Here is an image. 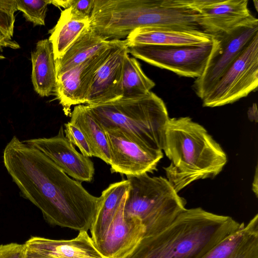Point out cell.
Wrapping results in <instances>:
<instances>
[{
    "instance_id": "6da1fadb",
    "label": "cell",
    "mask_w": 258,
    "mask_h": 258,
    "mask_svg": "<svg viewBox=\"0 0 258 258\" xmlns=\"http://www.w3.org/2000/svg\"><path fill=\"white\" fill-rule=\"evenodd\" d=\"M3 163L20 194L42 212L50 224L90 230L102 197L90 194L38 149L14 136L6 146Z\"/></svg>"
},
{
    "instance_id": "7a4b0ae2",
    "label": "cell",
    "mask_w": 258,
    "mask_h": 258,
    "mask_svg": "<svg viewBox=\"0 0 258 258\" xmlns=\"http://www.w3.org/2000/svg\"><path fill=\"white\" fill-rule=\"evenodd\" d=\"M244 226L230 216L200 207L186 209L165 229L143 237L125 258H201Z\"/></svg>"
},
{
    "instance_id": "3957f363",
    "label": "cell",
    "mask_w": 258,
    "mask_h": 258,
    "mask_svg": "<svg viewBox=\"0 0 258 258\" xmlns=\"http://www.w3.org/2000/svg\"><path fill=\"white\" fill-rule=\"evenodd\" d=\"M162 150L171 161L164 168L167 179L177 193L196 180L215 177L227 161L220 145L189 117L169 118Z\"/></svg>"
},
{
    "instance_id": "277c9868",
    "label": "cell",
    "mask_w": 258,
    "mask_h": 258,
    "mask_svg": "<svg viewBox=\"0 0 258 258\" xmlns=\"http://www.w3.org/2000/svg\"><path fill=\"white\" fill-rule=\"evenodd\" d=\"M86 105L103 128H119L140 144L162 151L165 131L170 118L164 102L153 92Z\"/></svg>"
},
{
    "instance_id": "5b68a950",
    "label": "cell",
    "mask_w": 258,
    "mask_h": 258,
    "mask_svg": "<svg viewBox=\"0 0 258 258\" xmlns=\"http://www.w3.org/2000/svg\"><path fill=\"white\" fill-rule=\"evenodd\" d=\"M126 177L129 187L123 214L141 221L145 228L144 237L162 231L186 209L185 200L166 178L151 177L147 173Z\"/></svg>"
},
{
    "instance_id": "8992f818",
    "label": "cell",
    "mask_w": 258,
    "mask_h": 258,
    "mask_svg": "<svg viewBox=\"0 0 258 258\" xmlns=\"http://www.w3.org/2000/svg\"><path fill=\"white\" fill-rule=\"evenodd\" d=\"M90 20L104 40H121L137 28L165 27L169 12L162 0H95Z\"/></svg>"
},
{
    "instance_id": "52a82bcc",
    "label": "cell",
    "mask_w": 258,
    "mask_h": 258,
    "mask_svg": "<svg viewBox=\"0 0 258 258\" xmlns=\"http://www.w3.org/2000/svg\"><path fill=\"white\" fill-rule=\"evenodd\" d=\"M256 35L258 20L253 16L231 30L213 36L214 46L205 70L192 86L201 100Z\"/></svg>"
},
{
    "instance_id": "ba28073f",
    "label": "cell",
    "mask_w": 258,
    "mask_h": 258,
    "mask_svg": "<svg viewBox=\"0 0 258 258\" xmlns=\"http://www.w3.org/2000/svg\"><path fill=\"white\" fill-rule=\"evenodd\" d=\"M258 86V35L220 77L202 100L204 107L233 103L246 97Z\"/></svg>"
},
{
    "instance_id": "9c48e42d",
    "label": "cell",
    "mask_w": 258,
    "mask_h": 258,
    "mask_svg": "<svg viewBox=\"0 0 258 258\" xmlns=\"http://www.w3.org/2000/svg\"><path fill=\"white\" fill-rule=\"evenodd\" d=\"M214 46L212 42L189 46L137 45L128 53L154 66L182 77L198 78L203 74Z\"/></svg>"
},
{
    "instance_id": "30bf717a",
    "label": "cell",
    "mask_w": 258,
    "mask_h": 258,
    "mask_svg": "<svg viewBox=\"0 0 258 258\" xmlns=\"http://www.w3.org/2000/svg\"><path fill=\"white\" fill-rule=\"evenodd\" d=\"M103 128L108 142L111 173L136 176L156 170L163 157L162 151L140 144L119 128Z\"/></svg>"
},
{
    "instance_id": "8fae6325",
    "label": "cell",
    "mask_w": 258,
    "mask_h": 258,
    "mask_svg": "<svg viewBox=\"0 0 258 258\" xmlns=\"http://www.w3.org/2000/svg\"><path fill=\"white\" fill-rule=\"evenodd\" d=\"M123 42L112 40L106 48L56 77L54 92L66 115H70L72 106L86 103L97 71Z\"/></svg>"
},
{
    "instance_id": "7c38bea8",
    "label": "cell",
    "mask_w": 258,
    "mask_h": 258,
    "mask_svg": "<svg viewBox=\"0 0 258 258\" xmlns=\"http://www.w3.org/2000/svg\"><path fill=\"white\" fill-rule=\"evenodd\" d=\"M44 154L69 176L80 182H91L94 176V163L89 157L79 153L65 136L61 126L58 134L51 138L23 141Z\"/></svg>"
},
{
    "instance_id": "4fadbf2b",
    "label": "cell",
    "mask_w": 258,
    "mask_h": 258,
    "mask_svg": "<svg viewBox=\"0 0 258 258\" xmlns=\"http://www.w3.org/2000/svg\"><path fill=\"white\" fill-rule=\"evenodd\" d=\"M200 14V24L212 37L227 32L253 16L248 0H187Z\"/></svg>"
},
{
    "instance_id": "5bb4252c",
    "label": "cell",
    "mask_w": 258,
    "mask_h": 258,
    "mask_svg": "<svg viewBox=\"0 0 258 258\" xmlns=\"http://www.w3.org/2000/svg\"><path fill=\"white\" fill-rule=\"evenodd\" d=\"M125 200L104 237L95 244L104 258H125L144 236L145 228L141 221L123 214Z\"/></svg>"
},
{
    "instance_id": "9a60e30c",
    "label": "cell",
    "mask_w": 258,
    "mask_h": 258,
    "mask_svg": "<svg viewBox=\"0 0 258 258\" xmlns=\"http://www.w3.org/2000/svg\"><path fill=\"white\" fill-rule=\"evenodd\" d=\"M128 55V47L124 40L97 71L86 101L87 105L105 103L122 97L123 67Z\"/></svg>"
},
{
    "instance_id": "2e32d148",
    "label": "cell",
    "mask_w": 258,
    "mask_h": 258,
    "mask_svg": "<svg viewBox=\"0 0 258 258\" xmlns=\"http://www.w3.org/2000/svg\"><path fill=\"white\" fill-rule=\"evenodd\" d=\"M25 244L27 249L49 258H104L85 231L70 240L32 236Z\"/></svg>"
},
{
    "instance_id": "e0dca14e",
    "label": "cell",
    "mask_w": 258,
    "mask_h": 258,
    "mask_svg": "<svg viewBox=\"0 0 258 258\" xmlns=\"http://www.w3.org/2000/svg\"><path fill=\"white\" fill-rule=\"evenodd\" d=\"M201 258H258V215Z\"/></svg>"
},
{
    "instance_id": "ac0fdd59",
    "label": "cell",
    "mask_w": 258,
    "mask_h": 258,
    "mask_svg": "<svg viewBox=\"0 0 258 258\" xmlns=\"http://www.w3.org/2000/svg\"><path fill=\"white\" fill-rule=\"evenodd\" d=\"M212 37L206 34L147 27L134 30L125 41L128 47L143 45L192 46L210 43L212 42Z\"/></svg>"
},
{
    "instance_id": "d6986e66",
    "label": "cell",
    "mask_w": 258,
    "mask_h": 258,
    "mask_svg": "<svg viewBox=\"0 0 258 258\" xmlns=\"http://www.w3.org/2000/svg\"><path fill=\"white\" fill-rule=\"evenodd\" d=\"M31 80L35 91L41 97L54 92L56 84L55 60L48 39L39 40L31 54Z\"/></svg>"
},
{
    "instance_id": "ffe728a7",
    "label": "cell",
    "mask_w": 258,
    "mask_h": 258,
    "mask_svg": "<svg viewBox=\"0 0 258 258\" xmlns=\"http://www.w3.org/2000/svg\"><path fill=\"white\" fill-rule=\"evenodd\" d=\"M111 41L103 39L90 26L79 36L60 58L55 60L56 77L106 48Z\"/></svg>"
},
{
    "instance_id": "44dd1931",
    "label": "cell",
    "mask_w": 258,
    "mask_h": 258,
    "mask_svg": "<svg viewBox=\"0 0 258 258\" xmlns=\"http://www.w3.org/2000/svg\"><path fill=\"white\" fill-rule=\"evenodd\" d=\"M129 187L127 179L110 184L101 194L102 202L90 229L94 244L107 232L120 207L125 199Z\"/></svg>"
},
{
    "instance_id": "7402d4cb",
    "label": "cell",
    "mask_w": 258,
    "mask_h": 258,
    "mask_svg": "<svg viewBox=\"0 0 258 258\" xmlns=\"http://www.w3.org/2000/svg\"><path fill=\"white\" fill-rule=\"evenodd\" d=\"M70 122L76 125L85 136L93 156L110 164V154L105 131L87 105H78L71 112Z\"/></svg>"
},
{
    "instance_id": "603a6c76",
    "label": "cell",
    "mask_w": 258,
    "mask_h": 258,
    "mask_svg": "<svg viewBox=\"0 0 258 258\" xmlns=\"http://www.w3.org/2000/svg\"><path fill=\"white\" fill-rule=\"evenodd\" d=\"M90 26V20L74 14L70 8L62 11L55 26L49 31L54 60L60 58L79 37Z\"/></svg>"
},
{
    "instance_id": "cb8c5ba5",
    "label": "cell",
    "mask_w": 258,
    "mask_h": 258,
    "mask_svg": "<svg viewBox=\"0 0 258 258\" xmlns=\"http://www.w3.org/2000/svg\"><path fill=\"white\" fill-rule=\"evenodd\" d=\"M155 86L154 82L146 75L136 58L127 55L122 71V97L131 98L145 95Z\"/></svg>"
},
{
    "instance_id": "d4e9b609",
    "label": "cell",
    "mask_w": 258,
    "mask_h": 258,
    "mask_svg": "<svg viewBox=\"0 0 258 258\" xmlns=\"http://www.w3.org/2000/svg\"><path fill=\"white\" fill-rule=\"evenodd\" d=\"M17 10L20 11L29 22L34 26L45 25L47 6L51 4L49 0H16Z\"/></svg>"
},
{
    "instance_id": "484cf974",
    "label": "cell",
    "mask_w": 258,
    "mask_h": 258,
    "mask_svg": "<svg viewBox=\"0 0 258 258\" xmlns=\"http://www.w3.org/2000/svg\"><path fill=\"white\" fill-rule=\"evenodd\" d=\"M16 11V0H0V32L9 39L13 37Z\"/></svg>"
},
{
    "instance_id": "4316f807",
    "label": "cell",
    "mask_w": 258,
    "mask_h": 258,
    "mask_svg": "<svg viewBox=\"0 0 258 258\" xmlns=\"http://www.w3.org/2000/svg\"><path fill=\"white\" fill-rule=\"evenodd\" d=\"M95 0H53L51 4L64 9L70 8L77 16L90 19L92 13Z\"/></svg>"
},
{
    "instance_id": "83f0119b",
    "label": "cell",
    "mask_w": 258,
    "mask_h": 258,
    "mask_svg": "<svg viewBox=\"0 0 258 258\" xmlns=\"http://www.w3.org/2000/svg\"><path fill=\"white\" fill-rule=\"evenodd\" d=\"M64 135L69 141L78 147L84 156L93 157L90 146L81 130L70 121L64 123Z\"/></svg>"
},
{
    "instance_id": "f1b7e54d",
    "label": "cell",
    "mask_w": 258,
    "mask_h": 258,
    "mask_svg": "<svg viewBox=\"0 0 258 258\" xmlns=\"http://www.w3.org/2000/svg\"><path fill=\"white\" fill-rule=\"evenodd\" d=\"M26 249L25 243L0 244V258H23Z\"/></svg>"
},
{
    "instance_id": "f546056e",
    "label": "cell",
    "mask_w": 258,
    "mask_h": 258,
    "mask_svg": "<svg viewBox=\"0 0 258 258\" xmlns=\"http://www.w3.org/2000/svg\"><path fill=\"white\" fill-rule=\"evenodd\" d=\"M3 47L17 49L20 48V46L17 42L12 40V39L7 38L0 32V49ZM1 57L4 58L2 55L0 56L1 58Z\"/></svg>"
},
{
    "instance_id": "4dcf8cb0",
    "label": "cell",
    "mask_w": 258,
    "mask_h": 258,
    "mask_svg": "<svg viewBox=\"0 0 258 258\" xmlns=\"http://www.w3.org/2000/svg\"><path fill=\"white\" fill-rule=\"evenodd\" d=\"M248 116L249 119H255L256 122H257V111L255 103L253 104L252 106L249 108L248 111Z\"/></svg>"
},
{
    "instance_id": "1f68e13d",
    "label": "cell",
    "mask_w": 258,
    "mask_h": 258,
    "mask_svg": "<svg viewBox=\"0 0 258 258\" xmlns=\"http://www.w3.org/2000/svg\"><path fill=\"white\" fill-rule=\"evenodd\" d=\"M23 258H49L44 256L26 248Z\"/></svg>"
},
{
    "instance_id": "d6a6232c",
    "label": "cell",
    "mask_w": 258,
    "mask_h": 258,
    "mask_svg": "<svg viewBox=\"0 0 258 258\" xmlns=\"http://www.w3.org/2000/svg\"><path fill=\"white\" fill-rule=\"evenodd\" d=\"M257 167L256 166L252 186V190L255 193L256 197H257Z\"/></svg>"
},
{
    "instance_id": "836d02e7",
    "label": "cell",
    "mask_w": 258,
    "mask_h": 258,
    "mask_svg": "<svg viewBox=\"0 0 258 258\" xmlns=\"http://www.w3.org/2000/svg\"><path fill=\"white\" fill-rule=\"evenodd\" d=\"M254 4L255 6L256 10L257 11V1H253Z\"/></svg>"
}]
</instances>
